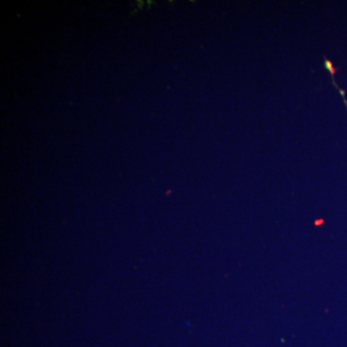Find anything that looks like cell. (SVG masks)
Segmentation results:
<instances>
[]
</instances>
